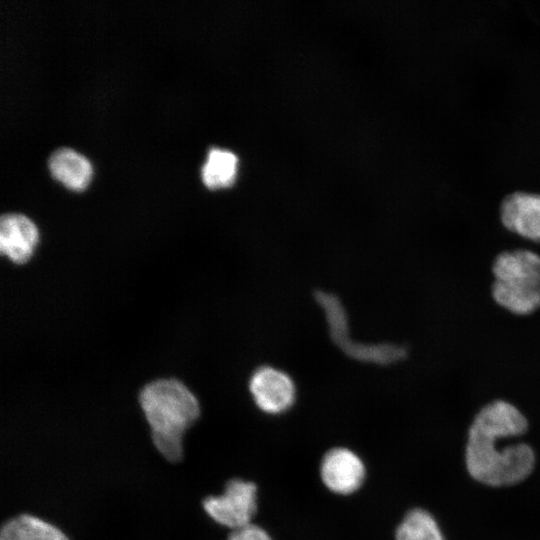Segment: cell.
<instances>
[{
	"label": "cell",
	"mask_w": 540,
	"mask_h": 540,
	"mask_svg": "<svg viewBox=\"0 0 540 540\" xmlns=\"http://www.w3.org/2000/svg\"><path fill=\"white\" fill-rule=\"evenodd\" d=\"M525 416L511 403L493 401L480 409L468 431L465 460L469 474L493 487L510 486L533 471L535 454L526 443L499 446L527 430Z\"/></svg>",
	"instance_id": "1"
},
{
	"label": "cell",
	"mask_w": 540,
	"mask_h": 540,
	"mask_svg": "<svg viewBox=\"0 0 540 540\" xmlns=\"http://www.w3.org/2000/svg\"><path fill=\"white\" fill-rule=\"evenodd\" d=\"M139 403L157 450L170 462H179L183 434L200 414L197 398L181 381L161 378L142 388Z\"/></svg>",
	"instance_id": "2"
},
{
	"label": "cell",
	"mask_w": 540,
	"mask_h": 540,
	"mask_svg": "<svg viewBox=\"0 0 540 540\" xmlns=\"http://www.w3.org/2000/svg\"><path fill=\"white\" fill-rule=\"evenodd\" d=\"M492 273L491 293L498 305L517 315L540 308V255L526 249L502 252Z\"/></svg>",
	"instance_id": "3"
},
{
	"label": "cell",
	"mask_w": 540,
	"mask_h": 540,
	"mask_svg": "<svg viewBox=\"0 0 540 540\" xmlns=\"http://www.w3.org/2000/svg\"><path fill=\"white\" fill-rule=\"evenodd\" d=\"M315 298L325 312L332 339L351 358L387 365L406 357L407 350L397 344H362L350 340L348 338V319L339 299L335 295L323 291H317Z\"/></svg>",
	"instance_id": "4"
},
{
	"label": "cell",
	"mask_w": 540,
	"mask_h": 540,
	"mask_svg": "<svg viewBox=\"0 0 540 540\" xmlns=\"http://www.w3.org/2000/svg\"><path fill=\"white\" fill-rule=\"evenodd\" d=\"M203 507L219 524L233 530L243 527L250 524L256 511V486L239 479L231 480L222 495L207 497Z\"/></svg>",
	"instance_id": "5"
},
{
	"label": "cell",
	"mask_w": 540,
	"mask_h": 540,
	"mask_svg": "<svg viewBox=\"0 0 540 540\" xmlns=\"http://www.w3.org/2000/svg\"><path fill=\"white\" fill-rule=\"evenodd\" d=\"M249 390L256 405L269 414H279L289 409L296 394L292 378L272 366L255 369L249 379Z\"/></svg>",
	"instance_id": "6"
},
{
	"label": "cell",
	"mask_w": 540,
	"mask_h": 540,
	"mask_svg": "<svg viewBox=\"0 0 540 540\" xmlns=\"http://www.w3.org/2000/svg\"><path fill=\"white\" fill-rule=\"evenodd\" d=\"M500 218L509 231L540 242V193L517 191L508 194L501 203Z\"/></svg>",
	"instance_id": "7"
},
{
	"label": "cell",
	"mask_w": 540,
	"mask_h": 540,
	"mask_svg": "<svg viewBox=\"0 0 540 540\" xmlns=\"http://www.w3.org/2000/svg\"><path fill=\"white\" fill-rule=\"evenodd\" d=\"M39 242L33 221L20 213H6L0 218V251L15 264L26 263Z\"/></svg>",
	"instance_id": "8"
},
{
	"label": "cell",
	"mask_w": 540,
	"mask_h": 540,
	"mask_svg": "<svg viewBox=\"0 0 540 540\" xmlns=\"http://www.w3.org/2000/svg\"><path fill=\"white\" fill-rule=\"evenodd\" d=\"M364 474L362 461L348 449H332L322 460V480L335 493L349 494L355 491L361 485Z\"/></svg>",
	"instance_id": "9"
},
{
	"label": "cell",
	"mask_w": 540,
	"mask_h": 540,
	"mask_svg": "<svg viewBox=\"0 0 540 540\" xmlns=\"http://www.w3.org/2000/svg\"><path fill=\"white\" fill-rule=\"evenodd\" d=\"M48 167L53 178L71 190H83L92 176L89 160L74 149L61 147L51 153Z\"/></svg>",
	"instance_id": "10"
},
{
	"label": "cell",
	"mask_w": 540,
	"mask_h": 540,
	"mask_svg": "<svg viewBox=\"0 0 540 540\" xmlns=\"http://www.w3.org/2000/svg\"><path fill=\"white\" fill-rule=\"evenodd\" d=\"M238 168L237 156L226 149L211 148L201 168L203 183L210 189L231 185Z\"/></svg>",
	"instance_id": "11"
},
{
	"label": "cell",
	"mask_w": 540,
	"mask_h": 540,
	"mask_svg": "<svg viewBox=\"0 0 540 540\" xmlns=\"http://www.w3.org/2000/svg\"><path fill=\"white\" fill-rule=\"evenodd\" d=\"M396 540H444L430 513L413 509L406 514L396 531Z\"/></svg>",
	"instance_id": "12"
},
{
	"label": "cell",
	"mask_w": 540,
	"mask_h": 540,
	"mask_svg": "<svg viewBox=\"0 0 540 540\" xmlns=\"http://www.w3.org/2000/svg\"><path fill=\"white\" fill-rule=\"evenodd\" d=\"M0 540H38L30 514H21L6 521L0 531Z\"/></svg>",
	"instance_id": "13"
},
{
	"label": "cell",
	"mask_w": 540,
	"mask_h": 540,
	"mask_svg": "<svg viewBox=\"0 0 540 540\" xmlns=\"http://www.w3.org/2000/svg\"><path fill=\"white\" fill-rule=\"evenodd\" d=\"M32 524L38 540H69L67 536L54 525L31 515Z\"/></svg>",
	"instance_id": "14"
},
{
	"label": "cell",
	"mask_w": 540,
	"mask_h": 540,
	"mask_svg": "<svg viewBox=\"0 0 540 540\" xmlns=\"http://www.w3.org/2000/svg\"><path fill=\"white\" fill-rule=\"evenodd\" d=\"M228 540H271L269 535L260 527L248 524L234 529Z\"/></svg>",
	"instance_id": "15"
}]
</instances>
